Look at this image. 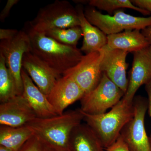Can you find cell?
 Here are the masks:
<instances>
[{"label":"cell","mask_w":151,"mask_h":151,"mask_svg":"<svg viewBox=\"0 0 151 151\" xmlns=\"http://www.w3.org/2000/svg\"><path fill=\"white\" fill-rule=\"evenodd\" d=\"M84 119L80 109L48 118H36L26 124L55 151H69L71 132Z\"/></svg>","instance_id":"obj_1"},{"label":"cell","mask_w":151,"mask_h":151,"mask_svg":"<svg viewBox=\"0 0 151 151\" xmlns=\"http://www.w3.org/2000/svg\"><path fill=\"white\" fill-rule=\"evenodd\" d=\"M26 32L30 40L32 52L60 75L75 66L83 55L76 46L59 43L35 31L29 24Z\"/></svg>","instance_id":"obj_2"},{"label":"cell","mask_w":151,"mask_h":151,"mask_svg":"<svg viewBox=\"0 0 151 151\" xmlns=\"http://www.w3.org/2000/svg\"><path fill=\"white\" fill-rule=\"evenodd\" d=\"M82 112L83 121L96 133L106 149L116 142L123 128L133 118L134 108L133 102L129 103L122 98L109 112L100 115Z\"/></svg>","instance_id":"obj_3"},{"label":"cell","mask_w":151,"mask_h":151,"mask_svg":"<svg viewBox=\"0 0 151 151\" xmlns=\"http://www.w3.org/2000/svg\"><path fill=\"white\" fill-rule=\"evenodd\" d=\"M28 24L35 31L45 34L55 29L80 26V21L76 9L69 2L56 0L41 8Z\"/></svg>","instance_id":"obj_4"},{"label":"cell","mask_w":151,"mask_h":151,"mask_svg":"<svg viewBox=\"0 0 151 151\" xmlns=\"http://www.w3.org/2000/svg\"><path fill=\"white\" fill-rule=\"evenodd\" d=\"M86 19L107 35L115 34L127 30H142L151 26V16H134L119 10L112 15L104 14L95 8L90 6L84 10Z\"/></svg>","instance_id":"obj_5"},{"label":"cell","mask_w":151,"mask_h":151,"mask_svg":"<svg viewBox=\"0 0 151 151\" xmlns=\"http://www.w3.org/2000/svg\"><path fill=\"white\" fill-rule=\"evenodd\" d=\"M124 93L105 73L99 84L81 99L80 110L89 115H100L111 109L124 97Z\"/></svg>","instance_id":"obj_6"},{"label":"cell","mask_w":151,"mask_h":151,"mask_svg":"<svg viewBox=\"0 0 151 151\" xmlns=\"http://www.w3.org/2000/svg\"><path fill=\"white\" fill-rule=\"evenodd\" d=\"M134 116L124 127L121 135L131 151H151L150 141L145 127L148 100L138 96L133 100Z\"/></svg>","instance_id":"obj_7"},{"label":"cell","mask_w":151,"mask_h":151,"mask_svg":"<svg viewBox=\"0 0 151 151\" xmlns=\"http://www.w3.org/2000/svg\"><path fill=\"white\" fill-rule=\"evenodd\" d=\"M31 50L30 40L25 31H19L13 38L0 42V54L4 58L7 67L13 77L17 95H22L24 92L21 74L23 57Z\"/></svg>","instance_id":"obj_8"},{"label":"cell","mask_w":151,"mask_h":151,"mask_svg":"<svg viewBox=\"0 0 151 151\" xmlns=\"http://www.w3.org/2000/svg\"><path fill=\"white\" fill-rule=\"evenodd\" d=\"M101 57L100 50L83 55L75 66L66 70L62 76L72 78L84 94H87L97 86L103 76L100 67Z\"/></svg>","instance_id":"obj_9"},{"label":"cell","mask_w":151,"mask_h":151,"mask_svg":"<svg viewBox=\"0 0 151 151\" xmlns=\"http://www.w3.org/2000/svg\"><path fill=\"white\" fill-rule=\"evenodd\" d=\"M100 50V67L103 73L125 94L129 85L127 74V57L129 52L121 50L110 49L106 45Z\"/></svg>","instance_id":"obj_10"},{"label":"cell","mask_w":151,"mask_h":151,"mask_svg":"<svg viewBox=\"0 0 151 151\" xmlns=\"http://www.w3.org/2000/svg\"><path fill=\"white\" fill-rule=\"evenodd\" d=\"M133 60L129 85L123 99L133 102L139 87L151 80V49L150 47L133 52Z\"/></svg>","instance_id":"obj_11"},{"label":"cell","mask_w":151,"mask_h":151,"mask_svg":"<svg viewBox=\"0 0 151 151\" xmlns=\"http://www.w3.org/2000/svg\"><path fill=\"white\" fill-rule=\"evenodd\" d=\"M22 66L41 91L47 96L61 77L31 51L23 55Z\"/></svg>","instance_id":"obj_12"},{"label":"cell","mask_w":151,"mask_h":151,"mask_svg":"<svg viewBox=\"0 0 151 151\" xmlns=\"http://www.w3.org/2000/svg\"><path fill=\"white\" fill-rule=\"evenodd\" d=\"M36 118L35 113L23 95H17L0 105L1 126L22 127Z\"/></svg>","instance_id":"obj_13"},{"label":"cell","mask_w":151,"mask_h":151,"mask_svg":"<svg viewBox=\"0 0 151 151\" xmlns=\"http://www.w3.org/2000/svg\"><path fill=\"white\" fill-rule=\"evenodd\" d=\"M84 92L74 80L66 76L58 79L47 99L58 115L64 113L65 108L78 100H81Z\"/></svg>","instance_id":"obj_14"},{"label":"cell","mask_w":151,"mask_h":151,"mask_svg":"<svg viewBox=\"0 0 151 151\" xmlns=\"http://www.w3.org/2000/svg\"><path fill=\"white\" fill-rule=\"evenodd\" d=\"M21 74L24 86L23 96L34 111L37 117L48 118L58 115L46 95L35 84L23 68Z\"/></svg>","instance_id":"obj_15"},{"label":"cell","mask_w":151,"mask_h":151,"mask_svg":"<svg viewBox=\"0 0 151 151\" xmlns=\"http://www.w3.org/2000/svg\"><path fill=\"white\" fill-rule=\"evenodd\" d=\"M83 33V41L80 49L85 54L99 51L107 45V35L98 28L94 26L86 19L82 5L76 7Z\"/></svg>","instance_id":"obj_16"},{"label":"cell","mask_w":151,"mask_h":151,"mask_svg":"<svg viewBox=\"0 0 151 151\" xmlns=\"http://www.w3.org/2000/svg\"><path fill=\"white\" fill-rule=\"evenodd\" d=\"M141 31L127 30L107 35L106 46L110 49L121 50L128 52H134L148 47V41Z\"/></svg>","instance_id":"obj_17"},{"label":"cell","mask_w":151,"mask_h":151,"mask_svg":"<svg viewBox=\"0 0 151 151\" xmlns=\"http://www.w3.org/2000/svg\"><path fill=\"white\" fill-rule=\"evenodd\" d=\"M69 151H106L96 133L87 124H81L70 134Z\"/></svg>","instance_id":"obj_18"},{"label":"cell","mask_w":151,"mask_h":151,"mask_svg":"<svg viewBox=\"0 0 151 151\" xmlns=\"http://www.w3.org/2000/svg\"><path fill=\"white\" fill-rule=\"evenodd\" d=\"M34 135L27 125L17 127L1 126L0 145L18 151Z\"/></svg>","instance_id":"obj_19"},{"label":"cell","mask_w":151,"mask_h":151,"mask_svg":"<svg viewBox=\"0 0 151 151\" xmlns=\"http://www.w3.org/2000/svg\"><path fill=\"white\" fill-rule=\"evenodd\" d=\"M17 95L16 85L7 67L4 58L0 54V102L5 103Z\"/></svg>","instance_id":"obj_20"},{"label":"cell","mask_w":151,"mask_h":151,"mask_svg":"<svg viewBox=\"0 0 151 151\" xmlns=\"http://www.w3.org/2000/svg\"><path fill=\"white\" fill-rule=\"evenodd\" d=\"M88 4L90 6L106 11L109 15H112L116 11L124 8L132 9L144 15L150 14L147 11L134 5L131 0H90Z\"/></svg>","instance_id":"obj_21"},{"label":"cell","mask_w":151,"mask_h":151,"mask_svg":"<svg viewBox=\"0 0 151 151\" xmlns=\"http://www.w3.org/2000/svg\"><path fill=\"white\" fill-rule=\"evenodd\" d=\"M44 34L59 43L72 46H76L78 40L83 36L80 26L55 29L48 31Z\"/></svg>","instance_id":"obj_22"},{"label":"cell","mask_w":151,"mask_h":151,"mask_svg":"<svg viewBox=\"0 0 151 151\" xmlns=\"http://www.w3.org/2000/svg\"><path fill=\"white\" fill-rule=\"evenodd\" d=\"M18 151H55L36 135H34Z\"/></svg>","instance_id":"obj_23"},{"label":"cell","mask_w":151,"mask_h":151,"mask_svg":"<svg viewBox=\"0 0 151 151\" xmlns=\"http://www.w3.org/2000/svg\"><path fill=\"white\" fill-rule=\"evenodd\" d=\"M106 151H131L128 145L120 134L116 142L106 149Z\"/></svg>","instance_id":"obj_24"},{"label":"cell","mask_w":151,"mask_h":151,"mask_svg":"<svg viewBox=\"0 0 151 151\" xmlns=\"http://www.w3.org/2000/svg\"><path fill=\"white\" fill-rule=\"evenodd\" d=\"M19 2V0H8L4 8L0 14V21L1 22L4 21L7 17L8 16L11 10L15 5Z\"/></svg>","instance_id":"obj_25"},{"label":"cell","mask_w":151,"mask_h":151,"mask_svg":"<svg viewBox=\"0 0 151 151\" xmlns=\"http://www.w3.org/2000/svg\"><path fill=\"white\" fill-rule=\"evenodd\" d=\"M19 31L15 29H0V39L1 40H8L16 36Z\"/></svg>","instance_id":"obj_26"},{"label":"cell","mask_w":151,"mask_h":151,"mask_svg":"<svg viewBox=\"0 0 151 151\" xmlns=\"http://www.w3.org/2000/svg\"><path fill=\"white\" fill-rule=\"evenodd\" d=\"M133 4L147 11L151 14V0H131Z\"/></svg>","instance_id":"obj_27"},{"label":"cell","mask_w":151,"mask_h":151,"mask_svg":"<svg viewBox=\"0 0 151 151\" xmlns=\"http://www.w3.org/2000/svg\"><path fill=\"white\" fill-rule=\"evenodd\" d=\"M146 90L148 96V111L149 115L151 119V80L149 83L146 84ZM150 141L151 146V134Z\"/></svg>","instance_id":"obj_28"},{"label":"cell","mask_w":151,"mask_h":151,"mask_svg":"<svg viewBox=\"0 0 151 151\" xmlns=\"http://www.w3.org/2000/svg\"><path fill=\"white\" fill-rule=\"evenodd\" d=\"M141 32L148 41L150 47L151 49V26L142 30Z\"/></svg>","instance_id":"obj_29"},{"label":"cell","mask_w":151,"mask_h":151,"mask_svg":"<svg viewBox=\"0 0 151 151\" xmlns=\"http://www.w3.org/2000/svg\"><path fill=\"white\" fill-rule=\"evenodd\" d=\"M0 151H16L9 148L0 145Z\"/></svg>","instance_id":"obj_30"}]
</instances>
